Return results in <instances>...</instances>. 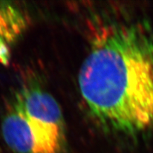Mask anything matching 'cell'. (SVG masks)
Returning a JSON list of instances; mask_svg holds the SVG:
<instances>
[{"label":"cell","mask_w":153,"mask_h":153,"mask_svg":"<svg viewBox=\"0 0 153 153\" xmlns=\"http://www.w3.org/2000/svg\"><path fill=\"white\" fill-rule=\"evenodd\" d=\"M78 84L87 110L104 131L128 137L153 131L152 25L127 16L101 22Z\"/></svg>","instance_id":"6da1fadb"},{"label":"cell","mask_w":153,"mask_h":153,"mask_svg":"<svg viewBox=\"0 0 153 153\" xmlns=\"http://www.w3.org/2000/svg\"><path fill=\"white\" fill-rule=\"evenodd\" d=\"M1 133L14 153H64L65 119L55 99L36 84L24 86L9 101Z\"/></svg>","instance_id":"7a4b0ae2"},{"label":"cell","mask_w":153,"mask_h":153,"mask_svg":"<svg viewBox=\"0 0 153 153\" xmlns=\"http://www.w3.org/2000/svg\"><path fill=\"white\" fill-rule=\"evenodd\" d=\"M28 24L27 14L19 6L0 1V62H9L11 46L26 32Z\"/></svg>","instance_id":"3957f363"}]
</instances>
